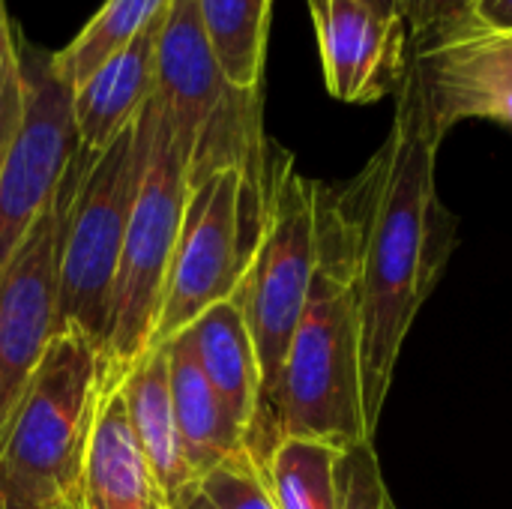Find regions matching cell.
Returning a JSON list of instances; mask_svg holds the SVG:
<instances>
[{
    "label": "cell",
    "mask_w": 512,
    "mask_h": 509,
    "mask_svg": "<svg viewBox=\"0 0 512 509\" xmlns=\"http://www.w3.org/2000/svg\"><path fill=\"white\" fill-rule=\"evenodd\" d=\"M390 135L363 171L336 192L348 234L357 315L363 408L375 435L405 339L450 261L456 219L438 198V147L420 78L408 60Z\"/></svg>",
    "instance_id": "cell-1"
},
{
    "label": "cell",
    "mask_w": 512,
    "mask_h": 509,
    "mask_svg": "<svg viewBox=\"0 0 512 509\" xmlns=\"http://www.w3.org/2000/svg\"><path fill=\"white\" fill-rule=\"evenodd\" d=\"M282 438H318L342 447L375 438L363 408L351 249L336 192L327 186L318 192V261L306 309L294 330L267 426L249 453L261 465Z\"/></svg>",
    "instance_id": "cell-2"
},
{
    "label": "cell",
    "mask_w": 512,
    "mask_h": 509,
    "mask_svg": "<svg viewBox=\"0 0 512 509\" xmlns=\"http://www.w3.org/2000/svg\"><path fill=\"white\" fill-rule=\"evenodd\" d=\"M318 192L321 183L303 177L291 153H267L264 222L234 294L246 318L261 375V396L246 435V450L261 441L294 330L306 309L318 261Z\"/></svg>",
    "instance_id": "cell-3"
},
{
    "label": "cell",
    "mask_w": 512,
    "mask_h": 509,
    "mask_svg": "<svg viewBox=\"0 0 512 509\" xmlns=\"http://www.w3.org/2000/svg\"><path fill=\"white\" fill-rule=\"evenodd\" d=\"M186 162L189 189L240 168L264 174L270 144L261 126V93L237 90L216 63L198 0H171L156 45V93Z\"/></svg>",
    "instance_id": "cell-4"
},
{
    "label": "cell",
    "mask_w": 512,
    "mask_h": 509,
    "mask_svg": "<svg viewBox=\"0 0 512 509\" xmlns=\"http://www.w3.org/2000/svg\"><path fill=\"white\" fill-rule=\"evenodd\" d=\"M150 102L138 120L102 153L78 147L72 195L60 228L57 327L105 348L111 297L132 201L150 147Z\"/></svg>",
    "instance_id": "cell-5"
},
{
    "label": "cell",
    "mask_w": 512,
    "mask_h": 509,
    "mask_svg": "<svg viewBox=\"0 0 512 509\" xmlns=\"http://www.w3.org/2000/svg\"><path fill=\"white\" fill-rule=\"evenodd\" d=\"M102 393V348L78 333H54L0 435V489L78 504L81 465Z\"/></svg>",
    "instance_id": "cell-6"
},
{
    "label": "cell",
    "mask_w": 512,
    "mask_h": 509,
    "mask_svg": "<svg viewBox=\"0 0 512 509\" xmlns=\"http://www.w3.org/2000/svg\"><path fill=\"white\" fill-rule=\"evenodd\" d=\"M150 108V147L123 237L108 336L102 348L105 390L117 387L123 375L150 351L168 267L189 201V174L174 144L171 123L156 96L150 99Z\"/></svg>",
    "instance_id": "cell-7"
},
{
    "label": "cell",
    "mask_w": 512,
    "mask_h": 509,
    "mask_svg": "<svg viewBox=\"0 0 512 509\" xmlns=\"http://www.w3.org/2000/svg\"><path fill=\"white\" fill-rule=\"evenodd\" d=\"M264 174L219 171L189 189L150 348L168 345L210 306L231 300L264 222Z\"/></svg>",
    "instance_id": "cell-8"
},
{
    "label": "cell",
    "mask_w": 512,
    "mask_h": 509,
    "mask_svg": "<svg viewBox=\"0 0 512 509\" xmlns=\"http://www.w3.org/2000/svg\"><path fill=\"white\" fill-rule=\"evenodd\" d=\"M78 153L48 210L21 240L0 273V435L36 372L57 327V261L60 228L72 195Z\"/></svg>",
    "instance_id": "cell-9"
},
{
    "label": "cell",
    "mask_w": 512,
    "mask_h": 509,
    "mask_svg": "<svg viewBox=\"0 0 512 509\" xmlns=\"http://www.w3.org/2000/svg\"><path fill=\"white\" fill-rule=\"evenodd\" d=\"M411 66L441 135L465 120L512 126V36L480 27L465 6L435 24Z\"/></svg>",
    "instance_id": "cell-10"
},
{
    "label": "cell",
    "mask_w": 512,
    "mask_h": 509,
    "mask_svg": "<svg viewBox=\"0 0 512 509\" xmlns=\"http://www.w3.org/2000/svg\"><path fill=\"white\" fill-rule=\"evenodd\" d=\"M324 81L333 99L369 105L393 93L405 75V15L366 0H318L309 6Z\"/></svg>",
    "instance_id": "cell-11"
},
{
    "label": "cell",
    "mask_w": 512,
    "mask_h": 509,
    "mask_svg": "<svg viewBox=\"0 0 512 509\" xmlns=\"http://www.w3.org/2000/svg\"><path fill=\"white\" fill-rule=\"evenodd\" d=\"M165 12L153 18L123 51L108 57L81 87L72 90V120L81 150H108L153 99L156 45L165 24Z\"/></svg>",
    "instance_id": "cell-12"
},
{
    "label": "cell",
    "mask_w": 512,
    "mask_h": 509,
    "mask_svg": "<svg viewBox=\"0 0 512 509\" xmlns=\"http://www.w3.org/2000/svg\"><path fill=\"white\" fill-rule=\"evenodd\" d=\"M78 509H171L132 435L120 387L102 393L81 465Z\"/></svg>",
    "instance_id": "cell-13"
},
{
    "label": "cell",
    "mask_w": 512,
    "mask_h": 509,
    "mask_svg": "<svg viewBox=\"0 0 512 509\" xmlns=\"http://www.w3.org/2000/svg\"><path fill=\"white\" fill-rule=\"evenodd\" d=\"M126 402V417L132 426V435L150 462L168 507L183 509L195 495V477L189 471L174 399H171V375H168V354L165 348H150L117 384Z\"/></svg>",
    "instance_id": "cell-14"
},
{
    "label": "cell",
    "mask_w": 512,
    "mask_h": 509,
    "mask_svg": "<svg viewBox=\"0 0 512 509\" xmlns=\"http://www.w3.org/2000/svg\"><path fill=\"white\" fill-rule=\"evenodd\" d=\"M174 339L186 345L207 384L216 390V396L228 405L234 420L249 435V426L258 411L261 375H258L255 345L237 300L231 297L210 306Z\"/></svg>",
    "instance_id": "cell-15"
},
{
    "label": "cell",
    "mask_w": 512,
    "mask_h": 509,
    "mask_svg": "<svg viewBox=\"0 0 512 509\" xmlns=\"http://www.w3.org/2000/svg\"><path fill=\"white\" fill-rule=\"evenodd\" d=\"M168 354L171 375V399L177 414V429L183 441V453L195 483L219 468L234 453L246 450V429L234 420L228 405L207 384L192 354L180 339L162 345Z\"/></svg>",
    "instance_id": "cell-16"
},
{
    "label": "cell",
    "mask_w": 512,
    "mask_h": 509,
    "mask_svg": "<svg viewBox=\"0 0 512 509\" xmlns=\"http://www.w3.org/2000/svg\"><path fill=\"white\" fill-rule=\"evenodd\" d=\"M345 450L318 438H282L261 462L276 507L339 509Z\"/></svg>",
    "instance_id": "cell-17"
},
{
    "label": "cell",
    "mask_w": 512,
    "mask_h": 509,
    "mask_svg": "<svg viewBox=\"0 0 512 509\" xmlns=\"http://www.w3.org/2000/svg\"><path fill=\"white\" fill-rule=\"evenodd\" d=\"M273 0H198L201 24L225 78L246 93H261Z\"/></svg>",
    "instance_id": "cell-18"
},
{
    "label": "cell",
    "mask_w": 512,
    "mask_h": 509,
    "mask_svg": "<svg viewBox=\"0 0 512 509\" xmlns=\"http://www.w3.org/2000/svg\"><path fill=\"white\" fill-rule=\"evenodd\" d=\"M171 0H105V6L87 21V27L60 51L51 54V69L69 87H81L108 57L123 51L153 18L168 9Z\"/></svg>",
    "instance_id": "cell-19"
},
{
    "label": "cell",
    "mask_w": 512,
    "mask_h": 509,
    "mask_svg": "<svg viewBox=\"0 0 512 509\" xmlns=\"http://www.w3.org/2000/svg\"><path fill=\"white\" fill-rule=\"evenodd\" d=\"M183 509H279L261 465L249 450L234 453L207 477L198 480L195 495Z\"/></svg>",
    "instance_id": "cell-20"
},
{
    "label": "cell",
    "mask_w": 512,
    "mask_h": 509,
    "mask_svg": "<svg viewBox=\"0 0 512 509\" xmlns=\"http://www.w3.org/2000/svg\"><path fill=\"white\" fill-rule=\"evenodd\" d=\"M339 509H399L372 441L351 444L342 459V504Z\"/></svg>",
    "instance_id": "cell-21"
},
{
    "label": "cell",
    "mask_w": 512,
    "mask_h": 509,
    "mask_svg": "<svg viewBox=\"0 0 512 509\" xmlns=\"http://www.w3.org/2000/svg\"><path fill=\"white\" fill-rule=\"evenodd\" d=\"M465 9L480 27L512 36V0H465Z\"/></svg>",
    "instance_id": "cell-22"
},
{
    "label": "cell",
    "mask_w": 512,
    "mask_h": 509,
    "mask_svg": "<svg viewBox=\"0 0 512 509\" xmlns=\"http://www.w3.org/2000/svg\"><path fill=\"white\" fill-rule=\"evenodd\" d=\"M12 60H15V27L6 15V0H0V84Z\"/></svg>",
    "instance_id": "cell-23"
},
{
    "label": "cell",
    "mask_w": 512,
    "mask_h": 509,
    "mask_svg": "<svg viewBox=\"0 0 512 509\" xmlns=\"http://www.w3.org/2000/svg\"><path fill=\"white\" fill-rule=\"evenodd\" d=\"M72 504H60V501H39V498H24L15 492H3L0 489V509H69Z\"/></svg>",
    "instance_id": "cell-24"
},
{
    "label": "cell",
    "mask_w": 512,
    "mask_h": 509,
    "mask_svg": "<svg viewBox=\"0 0 512 509\" xmlns=\"http://www.w3.org/2000/svg\"><path fill=\"white\" fill-rule=\"evenodd\" d=\"M366 3H372L375 9L390 12V15H405L408 18V12H411V0H366Z\"/></svg>",
    "instance_id": "cell-25"
},
{
    "label": "cell",
    "mask_w": 512,
    "mask_h": 509,
    "mask_svg": "<svg viewBox=\"0 0 512 509\" xmlns=\"http://www.w3.org/2000/svg\"><path fill=\"white\" fill-rule=\"evenodd\" d=\"M432 3H438V0H411V9H420V6H432Z\"/></svg>",
    "instance_id": "cell-26"
},
{
    "label": "cell",
    "mask_w": 512,
    "mask_h": 509,
    "mask_svg": "<svg viewBox=\"0 0 512 509\" xmlns=\"http://www.w3.org/2000/svg\"><path fill=\"white\" fill-rule=\"evenodd\" d=\"M306 3H309V6H315V3H318V0H306Z\"/></svg>",
    "instance_id": "cell-27"
},
{
    "label": "cell",
    "mask_w": 512,
    "mask_h": 509,
    "mask_svg": "<svg viewBox=\"0 0 512 509\" xmlns=\"http://www.w3.org/2000/svg\"><path fill=\"white\" fill-rule=\"evenodd\" d=\"M69 509H78V504H72V507H69Z\"/></svg>",
    "instance_id": "cell-28"
}]
</instances>
